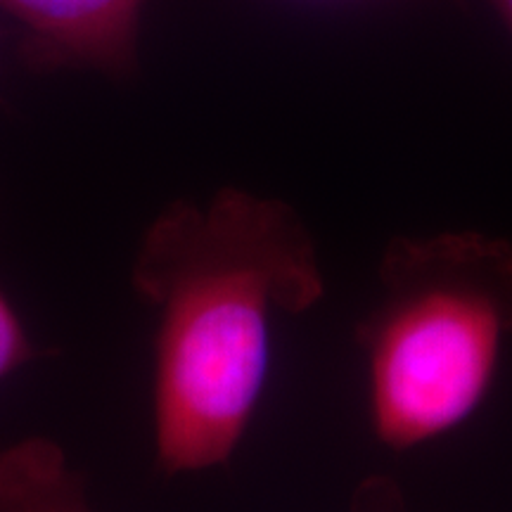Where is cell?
I'll use <instances>...</instances> for the list:
<instances>
[{
  "mask_svg": "<svg viewBox=\"0 0 512 512\" xmlns=\"http://www.w3.org/2000/svg\"><path fill=\"white\" fill-rule=\"evenodd\" d=\"M131 287L157 316L159 470L226 465L264 394L275 320L309 311L325 292L309 228L290 204L242 188L171 202L140 238Z\"/></svg>",
  "mask_w": 512,
  "mask_h": 512,
  "instance_id": "1",
  "label": "cell"
},
{
  "mask_svg": "<svg viewBox=\"0 0 512 512\" xmlns=\"http://www.w3.org/2000/svg\"><path fill=\"white\" fill-rule=\"evenodd\" d=\"M373 309L356 325L375 437L408 451L477 411L512 339V242L439 233L394 238Z\"/></svg>",
  "mask_w": 512,
  "mask_h": 512,
  "instance_id": "2",
  "label": "cell"
},
{
  "mask_svg": "<svg viewBox=\"0 0 512 512\" xmlns=\"http://www.w3.org/2000/svg\"><path fill=\"white\" fill-rule=\"evenodd\" d=\"M147 0H0L22 27L19 55L34 72L131 76Z\"/></svg>",
  "mask_w": 512,
  "mask_h": 512,
  "instance_id": "3",
  "label": "cell"
},
{
  "mask_svg": "<svg viewBox=\"0 0 512 512\" xmlns=\"http://www.w3.org/2000/svg\"><path fill=\"white\" fill-rule=\"evenodd\" d=\"M0 512H93L60 444L27 437L0 448Z\"/></svg>",
  "mask_w": 512,
  "mask_h": 512,
  "instance_id": "4",
  "label": "cell"
},
{
  "mask_svg": "<svg viewBox=\"0 0 512 512\" xmlns=\"http://www.w3.org/2000/svg\"><path fill=\"white\" fill-rule=\"evenodd\" d=\"M36 358V347L31 342L24 323L12 309L8 299L0 294V382Z\"/></svg>",
  "mask_w": 512,
  "mask_h": 512,
  "instance_id": "5",
  "label": "cell"
},
{
  "mask_svg": "<svg viewBox=\"0 0 512 512\" xmlns=\"http://www.w3.org/2000/svg\"><path fill=\"white\" fill-rule=\"evenodd\" d=\"M489 5L496 10V15L501 17L503 27L508 29L512 36V0H489Z\"/></svg>",
  "mask_w": 512,
  "mask_h": 512,
  "instance_id": "6",
  "label": "cell"
}]
</instances>
